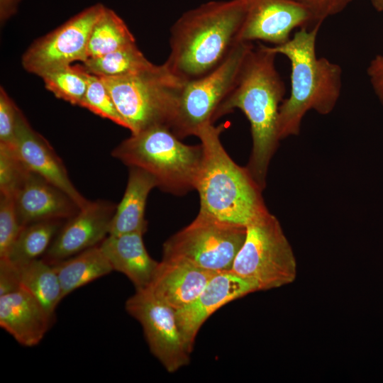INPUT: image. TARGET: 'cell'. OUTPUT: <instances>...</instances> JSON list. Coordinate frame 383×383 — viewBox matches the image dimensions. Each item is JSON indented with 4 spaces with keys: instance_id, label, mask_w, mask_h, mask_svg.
<instances>
[{
    "instance_id": "1",
    "label": "cell",
    "mask_w": 383,
    "mask_h": 383,
    "mask_svg": "<svg viewBox=\"0 0 383 383\" xmlns=\"http://www.w3.org/2000/svg\"><path fill=\"white\" fill-rule=\"evenodd\" d=\"M268 46H254L246 55L236 82L218 109L215 121L235 109L248 118L252 150L246 168L263 190L270 161L280 141L277 122L286 88Z\"/></svg>"
},
{
    "instance_id": "2",
    "label": "cell",
    "mask_w": 383,
    "mask_h": 383,
    "mask_svg": "<svg viewBox=\"0 0 383 383\" xmlns=\"http://www.w3.org/2000/svg\"><path fill=\"white\" fill-rule=\"evenodd\" d=\"M243 16L238 0L210 1L186 11L171 28L170 52L164 64L182 81L208 74L238 43Z\"/></svg>"
},
{
    "instance_id": "3",
    "label": "cell",
    "mask_w": 383,
    "mask_h": 383,
    "mask_svg": "<svg viewBox=\"0 0 383 383\" xmlns=\"http://www.w3.org/2000/svg\"><path fill=\"white\" fill-rule=\"evenodd\" d=\"M321 25L302 27L287 42L269 49L284 55L291 64L289 96L280 105L277 122L279 140L297 135L305 114L313 110L321 115L333 111L342 90L341 67L318 57L316 43Z\"/></svg>"
},
{
    "instance_id": "4",
    "label": "cell",
    "mask_w": 383,
    "mask_h": 383,
    "mask_svg": "<svg viewBox=\"0 0 383 383\" xmlns=\"http://www.w3.org/2000/svg\"><path fill=\"white\" fill-rule=\"evenodd\" d=\"M226 124L209 123L198 132L202 160L195 189L200 200L199 213L236 225L247 226L268 211L262 189L246 168L238 165L221 140Z\"/></svg>"
},
{
    "instance_id": "5",
    "label": "cell",
    "mask_w": 383,
    "mask_h": 383,
    "mask_svg": "<svg viewBox=\"0 0 383 383\" xmlns=\"http://www.w3.org/2000/svg\"><path fill=\"white\" fill-rule=\"evenodd\" d=\"M202 155L200 143H184L165 125L131 134L111 151L114 158L128 167L151 174L162 191L177 196L195 189Z\"/></svg>"
},
{
    "instance_id": "6",
    "label": "cell",
    "mask_w": 383,
    "mask_h": 383,
    "mask_svg": "<svg viewBox=\"0 0 383 383\" xmlns=\"http://www.w3.org/2000/svg\"><path fill=\"white\" fill-rule=\"evenodd\" d=\"M100 77L131 134L160 125L170 128L184 81L165 64L135 74Z\"/></svg>"
},
{
    "instance_id": "7",
    "label": "cell",
    "mask_w": 383,
    "mask_h": 383,
    "mask_svg": "<svg viewBox=\"0 0 383 383\" xmlns=\"http://www.w3.org/2000/svg\"><path fill=\"white\" fill-rule=\"evenodd\" d=\"M231 272L251 282L257 291L279 288L296 279L293 249L279 221L269 211L247 225Z\"/></svg>"
},
{
    "instance_id": "8",
    "label": "cell",
    "mask_w": 383,
    "mask_h": 383,
    "mask_svg": "<svg viewBox=\"0 0 383 383\" xmlns=\"http://www.w3.org/2000/svg\"><path fill=\"white\" fill-rule=\"evenodd\" d=\"M254 45L238 42L226 58L208 74L184 81L170 128L179 138L195 135L213 123L216 113L233 88L244 60Z\"/></svg>"
},
{
    "instance_id": "9",
    "label": "cell",
    "mask_w": 383,
    "mask_h": 383,
    "mask_svg": "<svg viewBox=\"0 0 383 383\" xmlns=\"http://www.w3.org/2000/svg\"><path fill=\"white\" fill-rule=\"evenodd\" d=\"M246 226L198 213L162 245L165 260H178L213 272L231 271L243 244Z\"/></svg>"
},
{
    "instance_id": "10",
    "label": "cell",
    "mask_w": 383,
    "mask_h": 383,
    "mask_svg": "<svg viewBox=\"0 0 383 383\" xmlns=\"http://www.w3.org/2000/svg\"><path fill=\"white\" fill-rule=\"evenodd\" d=\"M125 308L140 323L150 353L168 372L189 363L191 353L179 330L175 309L147 289L135 290Z\"/></svg>"
},
{
    "instance_id": "11",
    "label": "cell",
    "mask_w": 383,
    "mask_h": 383,
    "mask_svg": "<svg viewBox=\"0 0 383 383\" xmlns=\"http://www.w3.org/2000/svg\"><path fill=\"white\" fill-rule=\"evenodd\" d=\"M104 8L92 5L34 42L22 57L25 70L41 77L75 61L84 62L91 31Z\"/></svg>"
},
{
    "instance_id": "12",
    "label": "cell",
    "mask_w": 383,
    "mask_h": 383,
    "mask_svg": "<svg viewBox=\"0 0 383 383\" xmlns=\"http://www.w3.org/2000/svg\"><path fill=\"white\" fill-rule=\"evenodd\" d=\"M244 16L238 42L262 40L278 45L287 42L293 30L311 27L306 9L294 0H238Z\"/></svg>"
},
{
    "instance_id": "13",
    "label": "cell",
    "mask_w": 383,
    "mask_h": 383,
    "mask_svg": "<svg viewBox=\"0 0 383 383\" xmlns=\"http://www.w3.org/2000/svg\"><path fill=\"white\" fill-rule=\"evenodd\" d=\"M116 206L105 200L89 201L62 226L43 260L52 265L100 245L109 235Z\"/></svg>"
},
{
    "instance_id": "14",
    "label": "cell",
    "mask_w": 383,
    "mask_h": 383,
    "mask_svg": "<svg viewBox=\"0 0 383 383\" xmlns=\"http://www.w3.org/2000/svg\"><path fill=\"white\" fill-rule=\"evenodd\" d=\"M255 292L258 291L255 285L231 271L216 273L192 302L176 311L177 323L189 351L192 352L201 327L213 313Z\"/></svg>"
},
{
    "instance_id": "15",
    "label": "cell",
    "mask_w": 383,
    "mask_h": 383,
    "mask_svg": "<svg viewBox=\"0 0 383 383\" xmlns=\"http://www.w3.org/2000/svg\"><path fill=\"white\" fill-rule=\"evenodd\" d=\"M13 147L29 171L63 191L79 209L89 202L75 188L54 149L46 139L30 126L21 111L18 116Z\"/></svg>"
},
{
    "instance_id": "16",
    "label": "cell",
    "mask_w": 383,
    "mask_h": 383,
    "mask_svg": "<svg viewBox=\"0 0 383 383\" xmlns=\"http://www.w3.org/2000/svg\"><path fill=\"white\" fill-rule=\"evenodd\" d=\"M14 201L22 226L48 220H67L79 210L66 193L32 172Z\"/></svg>"
},
{
    "instance_id": "17",
    "label": "cell",
    "mask_w": 383,
    "mask_h": 383,
    "mask_svg": "<svg viewBox=\"0 0 383 383\" xmlns=\"http://www.w3.org/2000/svg\"><path fill=\"white\" fill-rule=\"evenodd\" d=\"M54 318L23 289L0 296V326L23 346L37 345Z\"/></svg>"
},
{
    "instance_id": "18",
    "label": "cell",
    "mask_w": 383,
    "mask_h": 383,
    "mask_svg": "<svg viewBox=\"0 0 383 383\" xmlns=\"http://www.w3.org/2000/svg\"><path fill=\"white\" fill-rule=\"evenodd\" d=\"M216 273L185 261L162 259L147 289L177 311L192 302Z\"/></svg>"
},
{
    "instance_id": "19",
    "label": "cell",
    "mask_w": 383,
    "mask_h": 383,
    "mask_svg": "<svg viewBox=\"0 0 383 383\" xmlns=\"http://www.w3.org/2000/svg\"><path fill=\"white\" fill-rule=\"evenodd\" d=\"M143 235L141 233L109 235L99 245L113 271L126 275L135 290L150 286L160 263L148 252Z\"/></svg>"
},
{
    "instance_id": "20",
    "label": "cell",
    "mask_w": 383,
    "mask_h": 383,
    "mask_svg": "<svg viewBox=\"0 0 383 383\" xmlns=\"http://www.w3.org/2000/svg\"><path fill=\"white\" fill-rule=\"evenodd\" d=\"M155 187H157V182L151 174L138 167H129L126 190L116 206L109 235L144 234L147 231L146 202L148 194Z\"/></svg>"
},
{
    "instance_id": "21",
    "label": "cell",
    "mask_w": 383,
    "mask_h": 383,
    "mask_svg": "<svg viewBox=\"0 0 383 383\" xmlns=\"http://www.w3.org/2000/svg\"><path fill=\"white\" fill-rule=\"evenodd\" d=\"M52 266L60 281L63 299L74 290L113 271L99 245Z\"/></svg>"
},
{
    "instance_id": "22",
    "label": "cell",
    "mask_w": 383,
    "mask_h": 383,
    "mask_svg": "<svg viewBox=\"0 0 383 383\" xmlns=\"http://www.w3.org/2000/svg\"><path fill=\"white\" fill-rule=\"evenodd\" d=\"M16 265L21 288L35 297L49 314L55 317V309L63 297L54 267L43 259Z\"/></svg>"
},
{
    "instance_id": "23",
    "label": "cell",
    "mask_w": 383,
    "mask_h": 383,
    "mask_svg": "<svg viewBox=\"0 0 383 383\" xmlns=\"http://www.w3.org/2000/svg\"><path fill=\"white\" fill-rule=\"evenodd\" d=\"M135 44L123 20L105 6L90 33L87 58L102 56Z\"/></svg>"
},
{
    "instance_id": "24",
    "label": "cell",
    "mask_w": 383,
    "mask_h": 383,
    "mask_svg": "<svg viewBox=\"0 0 383 383\" xmlns=\"http://www.w3.org/2000/svg\"><path fill=\"white\" fill-rule=\"evenodd\" d=\"M62 221H43L23 226L5 259L20 265L45 255L62 227Z\"/></svg>"
},
{
    "instance_id": "25",
    "label": "cell",
    "mask_w": 383,
    "mask_h": 383,
    "mask_svg": "<svg viewBox=\"0 0 383 383\" xmlns=\"http://www.w3.org/2000/svg\"><path fill=\"white\" fill-rule=\"evenodd\" d=\"M83 66L94 75L117 77L150 70L156 65L150 62L134 44L102 56L87 58Z\"/></svg>"
},
{
    "instance_id": "26",
    "label": "cell",
    "mask_w": 383,
    "mask_h": 383,
    "mask_svg": "<svg viewBox=\"0 0 383 383\" xmlns=\"http://www.w3.org/2000/svg\"><path fill=\"white\" fill-rule=\"evenodd\" d=\"M41 77L47 89L56 97L81 106L91 74L83 65H70L47 72Z\"/></svg>"
},
{
    "instance_id": "27",
    "label": "cell",
    "mask_w": 383,
    "mask_h": 383,
    "mask_svg": "<svg viewBox=\"0 0 383 383\" xmlns=\"http://www.w3.org/2000/svg\"><path fill=\"white\" fill-rule=\"evenodd\" d=\"M30 171L14 147L0 143V194L14 197Z\"/></svg>"
},
{
    "instance_id": "28",
    "label": "cell",
    "mask_w": 383,
    "mask_h": 383,
    "mask_svg": "<svg viewBox=\"0 0 383 383\" xmlns=\"http://www.w3.org/2000/svg\"><path fill=\"white\" fill-rule=\"evenodd\" d=\"M81 106L125 128L111 95L102 79L91 74L89 83Z\"/></svg>"
},
{
    "instance_id": "29",
    "label": "cell",
    "mask_w": 383,
    "mask_h": 383,
    "mask_svg": "<svg viewBox=\"0 0 383 383\" xmlns=\"http://www.w3.org/2000/svg\"><path fill=\"white\" fill-rule=\"evenodd\" d=\"M23 227L14 197L0 195V259L8 257Z\"/></svg>"
},
{
    "instance_id": "30",
    "label": "cell",
    "mask_w": 383,
    "mask_h": 383,
    "mask_svg": "<svg viewBox=\"0 0 383 383\" xmlns=\"http://www.w3.org/2000/svg\"><path fill=\"white\" fill-rule=\"evenodd\" d=\"M20 109L7 94L0 89V143L13 146Z\"/></svg>"
},
{
    "instance_id": "31",
    "label": "cell",
    "mask_w": 383,
    "mask_h": 383,
    "mask_svg": "<svg viewBox=\"0 0 383 383\" xmlns=\"http://www.w3.org/2000/svg\"><path fill=\"white\" fill-rule=\"evenodd\" d=\"M303 6L311 17V27L321 25L328 17L343 11L353 0H294Z\"/></svg>"
},
{
    "instance_id": "32",
    "label": "cell",
    "mask_w": 383,
    "mask_h": 383,
    "mask_svg": "<svg viewBox=\"0 0 383 383\" xmlns=\"http://www.w3.org/2000/svg\"><path fill=\"white\" fill-rule=\"evenodd\" d=\"M21 289L17 266L7 259L0 260V296Z\"/></svg>"
},
{
    "instance_id": "33",
    "label": "cell",
    "mask_w": 383,
    "mask_h": 383,
    "mask_svg": "<svg viewBox=\"0 0 383 383\" xmlns=\"http://www.w3.org/2000/svg\"><path fill=\"white\" fill-rule=\"evenodd\" d=\"M367 73L374 94L383 105V54L370 61Z\"/></svg>"
},
{
    "instance_id": "34",
    "label": "cell",
    "mask_w": 383,
    "mask_h": 383,
    "mask_svg": "<svg viewBox=\"0 0 383 383\" xmlns=\"http://www.w3.org/2000/svg\"><path fill=\"white\" fill-rule=\"evenodd\" d=\"M21 0H0V21L4 23L17 11Z\"/></svg>"
},
{
    "instance_id": "35",
    "label": "cell",
    "mask_w": 383,
    "mask_h": 383,
    "mask_svg": "<svg viewBox=\"0 0 383 383\" xmlns=\"http://www.w3.org/2000/svg\"><path fill=\"white\" fill-rule=\"evenodd\" d=\"M373 7L378 11H383V0H370Z\"/></svg>"
}]
</instances>
